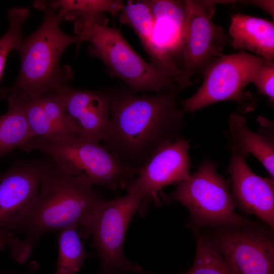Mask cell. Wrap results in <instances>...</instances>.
Masks as SVG:
<instances>
[{
	"label": "cell",
	"instance_id": "1",
	"mask_svg": "<svg viewBox=\"0 0 274 274\" xmlns=\"http://www.w3.org/2000/svg\"><path fill=\"white\" fill-rule=\"evenodd\" d=\"M110 118L104 146L138 169L160 147L180 138L184 111L177 91L149 96L128 88L107 92Z\"/></svg>",
	"mask_w": 274,
	"mask_h": 274
},
{
	"label": "cell",
	"instance_id": "2",
	"mask_svg": "<svg viewBox=\"0 0 274 274\" xmlns=\"http://www.w3.org/2000/svg\"><path fill=\"white\" fill-rule=\"evenodd\" d=\"M105 199L93 186L65 173L53 161L44 163L39 193L33 207L9 247L12 257L19 264L30 257L46 233L77 226L84 237L90 236L98 212Z\"/></svg>",
	"mask_w": 274,
	"mask_h": 274
},
{
	"label": "cell",
	"instance_id": "3",
	"mask_svg": "<svg viewBox=\"0 0 274 274\" xmlns=\"http://www.w3.org/2000/svg\"><path fill=\"white\" fill-rule=\"evenodd\" d=\"M44 11L40 26L22 40L17 50L21 60L18 77L10 87L1 91L8 101L23 102L68 86L74 76L70 66L61 67V56L79 38L60 27L62 16L41 3L35 4Z\"/></svg>",
	"mask_w": 274,
	"mask_h": 274
},
{
	"label": "cell",
	"instance_id": "4",
	"mask_svg": "<svg viewBox=\"0 0 274 274\" xmlns=\"http://www.w3.org/2000/svg\"><path fill=\"white\" fill-rule=\"evenodd\" d=\"M78 47L88 42L89 54L99 58L110 75L122 80L131 91L160 93L174 83L150 62L145 61L129 45L120 30L108 26L104 14L81 17L75 20Z\"/></svg>",
	"mask_w": 274,
	"mask_h": 274
},
{
	"label": "cell",
	"instance_id": "5",
	"mask_svg": "<svg viewBox=\"0 0 274 274\" xmlns=\"http://www.w3.org/2000/svg\"><path fill=\"white\" fill-rule=\"evenodd\" d=\"M21 148L43 152L69 175L92 186H104L112 191L125 189L136 175L137 169L129 166L99 143L76 138L51 143L35 137Z\"/></svg>",
	"mask_w": 274,
	"mask_h": 274
},
{
	"label": "cell",
	"instance_id": "6",
	"mask_svg": "<svg viewBox=\"0 0 274 274\" xmlns=\"http://www.w3.org/2000/svg\"><path fill=\"white\" fill-rule=\"evenodd\" d=\"M168 198L184 205L198 229L206 226L243 225L251 222L239 215L227 183L210 159L178 184Z\"/></svg>",
	"mask_w": 274,
	"mask_h": 274
},
{
	"label": "cell",
	"instance_id": "7",
	"mask_svg": "<svg viewBox=\"0 0 274 274\" xmlns=\"http://www.w3.org/2000/svg\"><path fill=\"white\" fill-rule=\"evenodd\" d=\"M266 60L245 51L222 55L204 70L203 81L196 93L182 100L183 111L194 112L224 100L235 102L242 113L253 110L256 99L244 89Z\"/></svg>",
	"mask_w": 274,
	"mask_h": 274
},
{
	"label": "cell",
	"instance_id": "8",
	"mask_svg": "<svg viewBox=\"0 0 274 274\" xmlns=\"http://www.w3.org/2000/svg\"><path fill=\"white\" fill-rule=\"evenodd\" d=\"M144 200L139 195H126L105 200L93 222L90 236L100 260L97 274H114L121 271L136 273L141 267L127 259L123 244L132 218L143 207Z\"/></svg>",
	"mask_w": 274,
	"mask_h": 274
},
{
	"label": "cell",
	"instance_id": "9",
	"mask_svg": "<svg viewBox=\"0 0 274 274\" xmlns=\"http://www.w3.org/2000/svg\"><path fill=\"white\" fill-rule=\"evenodd\" d=\"M219 228L209 239L233 274H274L272 230L251 222Z\"/></svg>",
	"mask_w": 274,
	"mask_h": 274
},
{
	"label": "cell",
	"instance_id": "10",
	"mask_svg": "<svg viewBox=\"0 0 274 274\" xmlns=\"http://www.w3.org/2000/svg\"><path fill=\"white\" fill-rule=\"evenodd\" d=\"M216 1H185V13L181 54L183 73L191 75L202 73L222 56L230 40L223 28L212 20Z\"/></svg>",
	"mask_w": 274,
	"mask_h": 274
},
{
	"label": "cell",
	"instance_id": "11",
	"mask_svg": "<svg viewBox=\"0 0 274 274\" xmlns=\"http://www.w3.org/2000/svg\"><path fill=\"white\" fill-rule=\"evenodd\" d=\"M44 165L21 163L0 175V233H18L39 193Z\"/></svg>",
	"mask_w": 274,
	"mask_h": 274
},
{
	"label": "cell",
	"instance_id": "12",
	"mask_svg": "<svg viewBox=\"0 0 274 274\" xmlns=\"http://www.w3.org/2000/svg\"><path fill=\"white\" fill-rule=\"evenodd\" d=\"M190 147L182 137L163 145L137 169V177L125 189L141 196L144 200L143 208H145L151 198L157 199L164 187L179 184L189 176Z\"/></svg>",
	"mask_w": 274,
	"mask_h": 274
},
{
	"label": "cell",
	"instance_id": "13",
	"mask_svg": "<svg viewBox=\"0 0 274 274\" xmlns=\"http://www.w3.org/2000/svg\"><path fill=\"white\" fill-rule=\"evenodd\" d=\"M154 20L153 45L148 54L151 63L172 80L180 81L183 74L174 56L181 54L185 20V1H145Z\"/></svg>",
	"mask_w": 274,
	"mask_h": 274
},
{
	"label": "cell",
	"instance_id": "14",
	"mask_svg": "<svg viewBox=\"0 0 274 274\" xmlns=\"http://www.w3.org/2000/svg\"><path fill=\"white\" fill-rule=\"evenodd\" d=\"M64 110V121L74 137L99 143L106 135L110 118L107 93L78 90L68 85L56 90Z\"/></svg>",
	"mask_w": 274,
	"mask_h": 274
},
{
	"label": "cell",
	"instance_id": "15",
	"mask_svg": "<svg viewBox=\"0 0 274 274\" xmlns=\"http://www.w3.org/2000/svg\"><path fill=\"white\" fill-rule=\"evenodd\" d=\"M229 172L232 186L231 195L235 207L254 215L273 229V179L256 175L246 163V157L232 153Z\"/></svg>",
	"mask_w": 274,
	"mask_h": 274
},
{
	"label": "cell",
	"instance_id": "16",
	"mask_svg": "<svg viewBox=\"0 0 274 274\" xmlns=\"http://www.w3.org/2000/svg\"><path fill=\"white\" fill-rule=\"evenodd\" d=\"M229 33L234 49L248 51L267 61H273V22L236 13L231 16Z\"/></svg>",
	"mask_w": 274,
	"mask_h": 274
},
{
	"label": "cell",
	"instance_id": "17",
	"mask_svg": "<svg viewBox=\"0 0 274 274\" xmlns=\"http://www.w3.org/2000/svg\"><path fill=\"white\" fill-rule=\"evenodd\" d=\"M228 146L232 153L245 157L253 155L264 166L272 179L274 177V145L271 139L251 130L246 119L232 113L228 121Z\"/></svg>",
	"mask_w": 274,
	"mask_h": 274
},
{
	"label": "cell",
	"instance_id": "18",
	"mask_svg": "<svg viewBox=\"0 0 274 274\" xmlns=\"http://www.w3.org/2000/svg\"><path fill=\"white\" fill-rule=\"evenodd\" d=\"M8 102V111L0 116V158L33 138L23 104Z\"/></svg>",
	"mask_w": 274,
	"mask_h": 274
},
{
	"label": "cell",
	"instance_id": "19",
	"mask_svg": "<svg viewBox=\"0 0 274 274\" xmlns=\"http://www.w3.org/2000/svg\"><path fill=\"white\" fill-rule=\"evenodd\" d=\"M56 232L58 257L55 274H76L87 257L79 228L77 226H71Z\"/></svg>",
	"mask_w": 274,
	"mask_h": 274
},
{
	"label": "cell",
	"instance_id": "20",
	"mask_svg": "<svg viewBox=\"0 0 274 274\" xmlns=\"http://www.w3.org/2000/svg\"><path fill=\"white\" fill-rule=\"evenodd\" d=\"M196 241L195 256L192 267L182 274H233L225 259L209 238L193 228ZM139 274H159L144 270Z\"/></svg>",
	"mask_w": 274,
	"mask_h": 274
},
{
	"label": "cell",
	"instance_id": "21",
	"mask_svg": "<svg viewBox=\"0 0 274 274\" xmlns=\"http://www.w3.org/2000/svg\"><path fill=\"white\" fill-rule=\"evenodd\" d=\"M46 7L57 12L68 20H75L81 17L92 16L109 13L117 16L124 5L119 0H58L51 2Z\"/></svg>",
	"mask_w": 274,
	"mask_h": 274
},
{
	"label": "cell",
	"instance_id": "22",
	"mask_svg": "<svg viewBox=\"0 0 274 274\" xmlns=\"http://www.w3.org/2000/svg\"><path fill=\"white\" fill-rule=\"evenodd\" d=\"M29 15L25 7L13 8L7 13L9 27L7 32L0 39V80L7 58L11 50L19 48L22 39V28Z\"/></svg>",
	"mask_w": 274,
	"mask_h": 274
},
{
	"label": "cell",
	"instance_id": "23",
	"mask_svg": "<svg viewBox=\"0 0 274 274\" xmlns=\"http://www.w3.org/2000/svg\"><path fill=\"white\" fill-rule=\"evenodd\" d=\"M23 104L29 128L33 138L51 143L61 142L44 110L40 97L27 100Z\"/></svg>",
	"mask_w": 274,
	"mask_h": 274
},
{
	"label": "cell",
	"instance_id": "24",
	"mask_svg": "<svg viewBox=\"0 0 274 274\" xmlns=\"http://www.w3.org/2000/svg\"><path fill=\"white\" fill-rule=\"evenodd\" d=\"M45 114L61 142L74 138L67 130L63 105L57 91L40 96Z\"/></svg>",
	"mask_w": 274,
	"mask_h": 274
},
{
	"label": "cell",
	"instance_id": "25",
	"mask_svg": "<svg viewBox=\"0 0 274 274\" xmlns=\"http://www.w3.org/2000/svg\"><path fill=\"white\" fill-rule=\"evenodd\" d=\"M258 92L274 101V62L266 60L257 70L251 80Z\"/></svg>",
	"mask_w": 274,
	"mask_h": 274
},
{
	"label": "cell",
	"instance_id": "26",
	"mask_svg": "<svg viewBox=\"0 0 274 274\" xmlns=\"http://www.w3.org/2000/svg\"><path fill=\"white\" fill-rule=\"evenodd\" d=\"M40 268L39 264L35 261L29 263L26 269L22 272L12 270L3 271L0 274H38Z\"/></svg>",
	"mask_w": 274,
	"mask_h": 274
},
{
	"label": "cell",
	"instance_id": "27",
	"mask_svg": "<svg viewBox=\"0 0 274 274\" xmlns=\"http://www.w3.org/2000/svg\"><path fill=\"white\" fill-rule=\"evenodd\" d=\"M251 3L268 13L273 18V1H251Z\"/></svg>",
	"mask_w": 274,
	"mask_h": 274
},
{
	"label": "cell",
	"instance_id": "28",
	"mask_svg": "<svg viewBox=\"0 0 274 274\" xmlns=\"http://www.w3.org/2000/svg\"><path fill=\"white\" fill-rule=\"evenodd\" d=\"M13 234L0 233V250L5 248H9L16 237Z\"/></svg>",
	"mask_w": 274,
	"mask_h": 274
},
{
	"label": "cell",
	"instance_id": "29",
	"mask_svg": "<svg viewBox=\"0 0 274 274\" xmlns=\"http://www.w3.org/2000/svg\"><path fill=\"white\" fill-rule=\"evenodd\" d=\"M115 274H134V273L131 271H121V272L116 273Z\"/></svg>",
	"mask_w": 274,
	"mask_h": 274
}]
</instances>
